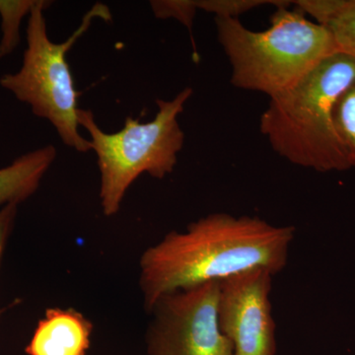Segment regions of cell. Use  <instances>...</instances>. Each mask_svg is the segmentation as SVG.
Returning <instances> with one entry per match:
<instances>
[{
    "mask_svg": "<svg viewBox=\"0 0 355 355\" xmlns=\"http://www.w3.org/2000/svg\"><path fill=\"white\" fill-rule=\"evenodd\" d=\"M295 236L257 216L209 214L186 230L171 231L139 260V287L148 313L169 292L263 268L273 275L286 268Z\"/></svg>",
    "mask_w": 355,
    "mask_h": 355,
    "instance_id": "cell-1",
    "label": "cell"
},
{
    "mask_svg": "<svg viewBox=\"0 0 355 355\" xmlns=\"http://www.w3.org/2000/svg\"><path fill=\"white\" fill-rule=\"evenodd\" d=\"M354 80V58L334 53L295 87L270 98L261 116V135L292 164L323 173L349 170L335 112Z\"/></svg>",
    "mask_w": 355,
    "mask_h": 355,
    "instance_id": "cell-2",
    "label": "cell"
},
{
    "mask_svg": "<svg viewBox=\"0 0 355 355\" xmlns=\"http://www.w3.org/2000/svg\"><path fill=\"white\" fill-rule=\"evenodd\" d=\"M288 3L277 6L270 27L261 32L248 29L238 18H216L235 87L277 97L338 53L329 30L298 9L291 10Z\"/></svg>",
    "mask_w": 355,
    "mask_h": 355,
    "instance_id": "cell-3",
    "label": "cell"
},
{
    "mask_svg": "<svg viewBox=\"0 0 355 355\" xmlns=\"http://www.w3.org/2000/svg\"><path fill=\"white\" fill-rule=\"evenodd\" d=\"M193 95L186 87L171 100H156L153 120L141 123L128 116L119 132H104L90 110L79 108V127L87 130L100 173V203L105 216H116L130 186L140 175L162 180L174 171L183 149L180 114Z\"/></svg>",
    "mask_w": 355,
    "mask_h": 355,
    "instance_id": "cell-4",
    "label": "cell"
},
{
    "mask_svg": "<svg viewBox=\"0 0 355 355\" xmlns=\"http://www.w3.org/2000/svg\"><path fill=\"white\" fill-rule=\"evenodd\" d=\"M51 1L38 0L28 16L26 46L17 71L0 77V86L32 113L48 121L65 146L78 153L92 150L90 140L79 132L78 98L67 55L95 18L111 20L108 7L96 4L67 41L55 43L48 34L44 10Z\"/></svg>",
    "mask_w": 355,
    "mask_h": 355,
    "instance_id": "cell-5",
    "label": "cell"
},
{
    "mask_svg": "<svg viewBox=\"0 0 355 355\" xmlns=\"http://www.w3.org/2000/svg\"><path fill=\"white\" fill-rule=\"evenodd\" d=\"M219 280L166 293L149 314L146 343L148 355H233L219 330Z\"/></svg>",
    "mask_w": 355,
    "mask_h": 355,
    "instance_id": "cell-6",
    "label": "cell"
},
{
    "mask_svg": "<svg viewBox=\"0 0 355 355\" xmlns=\"http://www.w3.org/2000/svg\"><path fill=\"white\" fill-rule=\"evenodd\" d=\"M272 272L248 270L219 280L217 321L233 355H275V323L270 291Z\"/></svg>",
    "mask_w": 355,
    "mask_h": 355,
    "instance_id": "cell-7",
    "label": "cell"
},
{
    "mask_svg": "<svg viewBox=\"0 0 355 355\" xmlns=\"http://www.w3.org/2000/svg\"><path fill=\"white\" fill-rule=\"evenodd\" d=\"M93 324L73 308H49L40 320L28 355H87Z\"/></svg>",
    "mask_w": 355,
    "mask_h": 355,
    "instance_id": "cell-8",
    "label": "cell"
},
{
    "mask_svg": "<svg viewBox=\"0 0 355 355\" xmlns=\"http://www.w3.org/2000/svg\"><path fill=\"white\" fill-rule=\"evenodd\" d=\"M57 156V148L48 144L22 154L0 168V209L11 203L19 205L31 198Z\"/></svg>",
    "mask_w": 355,
    "mask_h": 355,
    "instance_id": "cell-9",
    "label": "cell"
},
{
    "mask_svg": "<svg viewBox=\"0 0 355 355\" xmlns=\"http://www.w3.org/2000/svg\"><path fill=\"white\" fill-rule=\"evenodd\" d=\"M293 3L329 30L338 51L355 60V0H300Z\"/></svg>",
    "mask_w": 355,
    "mask_h": 355,
    "instance_id": "cell-10",
    "label": "cell"
},
{
    "mask_svg": "<svg viewBox=\"0 0 355 355\" xmlns=\"http://www.w3.org/2000/svg\"><path fill=\"white\" fill-rule=\"evenodd\" d=\"M38 0H0V60L15 51L21 41L20 28Z\"/></svg>",
    "mask_w": 355,
    "mask_h": 355,
    "instance_id": "cell-11",
    "label": "cell"
},
{
    "mask_svg": "<svg viewBox=\"0 0 355 355\" xmlns=\"http://www.w3.org/2000/svg\"><path fill=\"white\" fill-rule=\"evenodd\" d=\"M335 120L352 169L355 168V80L338 99Z\"/></svg>",
    "mask_w": 355,
    "mask_h": 355,
    "instance_id": "cell-12",
    "label": "cell"
},
{
    "mask_svg": "<svg viewBox=\"0 0 355 355\" xmlns=\"http://www.w3.org/2000/svg\"><path fill=\"white\" fill-rule=\"evenodd\" d=\"M198 10L214 14L216 18H238L242 14L263 6H282L286 1H263V0H196Z\"/></svg>",
    "mask_w": 355,
    "mask_h": 355,
    "instance_id": "cell-13",
    "label": "cell"
},
{
    "mask_svg": "<svg viewBox=\"0 0 355 355\" xmlns=\"http://www.w3.org/2000/svg\"><path fill=\"white\" fill-rule=\"evenodd\" d=\"M150 7L158 19L174 18L190 32L198 10L196 0H153L150 1Z\"/></svg>",
    "mask_w": 355,
    "mask_h": 355,
    "instance_id": "cell-14",
    "label": "cell"
},
{
    "mask_svg": "<svg viewBox=\"0 0 355 355\" xmlns=\"http://www.w3.org/2000/svg\"><path fill=\"white\" fill-rule=\"evenodd\" d=\"M18 205L11 203L0 209V263L6 249L7 240L14 227L17 216Z\"/></svg>",
    "mask_w": 355,
    "mask_h": 355,
    "instance_id": "cell-15",
    "label": "cell"
},
{
    "mask_svg": "<svg viewBox=\"0 0 355 355\" xmlns=\"http://www.w3.org/2000/svg\"><path fill=\"white\" fill-rule=\"evenodd\" d=\"M4 312V309H0V316H1L2 313Z\"/></svg>",
    "mask_w": 355,
    "mask_h": 355,
    "instance_id": "cell-16",
    "label": "cell"
}]
</instances>
